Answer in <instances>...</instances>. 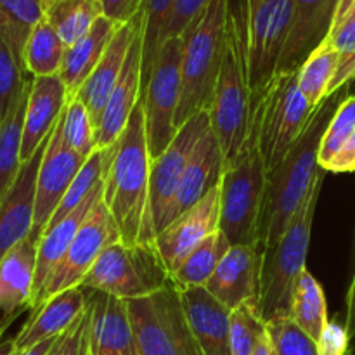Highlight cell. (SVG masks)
Segmentation results:
<instances>
[{
    "label": "cell",
    "mask_w": 355,
    "mask_h": 355,
    "mask_svg": "<svg viewBox=\"0 0 355 355\" xmlns=\"http://www.w3.org/2000/svg\"><path fill=\"white\" fill-rule=\"evenodd\" d=\"M343 99L345 96H342L340 90L328 97L318 107L305 130L291 146L288 155L281 159L279 165L267 172L257 227V245L262 253V260L276 248L288 224L322 172L318 163L319 146L326 127Z\"/></svg>",
    "instance_id": "cell-1"
},
{
    "label": "cell",
    "mask_w": 355,
    "mask_h": 355,
    "mask_svg": "<svg viewBox=\"0 0 355 355\" xmlns=\"http://www.w3.org/2000/svg\"><path fill=\"white\" fill-rule=\"evenodd\" d=\"M149 156L142 99L113 146L104 149L103 201L125 245L153 243L149 232Z\"/></svg>",
    "instance_id": "cell-2"
},
{
    "label": "cell",
    "mask_w": 355,
    "mask_h": 355,
    "mask_svg": "<svg viewBox=\"0 0 355 355\" xmlns=\"http://www.w3.org/2000/svg\"><path fill=\"white\" fill-rule=\"evenodd\" d=\"M252 111L250 0H229L224 59L208 110L211 130L224 151L225 165L236 158L248 135Z\"/></svg>",
    "instance_id": "cell-3"
},
{
    "label": "cell",
    "mask_w": 355,
    "mask_h": 355,
    "mask_svg": "<svg viewBox=\"0 0 355 355\" xmlns=\"http://www.w3.org/2000/svg\"><path fill=\"white\" fill-rule=\"evenodd\" d=\"M227 10L229 0H210L203 12L182 35L177 128L182 127L194 114L210 110L224 59Z\"/></svg>",
    "instance_id": "cell-4"
},
{
    "label": "cell",
    "mask_w": 355,
    "mask_h": 355,
    "mask_svg": "<svg viewBox=\"0 0 355 355\" xmlns=\"http://www.w3.org/2000/svg\"><path fill=\"white\" fill-rule=\"evenodd\" d=\"M259 103L253 97L252 123L241 149L225 165L220 182V231L231 245L257 243L267 168L259 142Z\"/></svg>",
    "instance_id": "cell-5"
},
{
    "label": "cell",
    "mask_w": 355,
    "mask_h": 355,
    "mask_svg": "<svg viewBox=\"0 0 355 355\" xmlns=\"http://www.w3.org/2000/svg\"><path fill=\"white\" fill-rule=\"evenodd\" d=\"M322 175L324 170L315 179L314 186L288 224L276 248L262 260L259 307L266 322L277 318H290L295 284L300 274L307 269L305 262L322 187Z\"/></svg>",
    "instance_id": "cell-6"
},
{
    "label": "cell",
    "mask_w": 355,
    "mask_h": 355,
    "mask_svg": "<svg viewBox=\"0 0 355 355\" xmlns=\"http://www.w3.org/2000/svg\"><path fill=\"white\" fill-rule=\"evenodd\" d=\"M80 286L128 302L175 284L153 243L125 245L116 241L101 253Z\"/></svg>",
    "instance_id": "cell-7"
},
{
    "label": "cell",
    "mask_w": 355,
    "mask_h": 355,
    "mask_svg": "<svg viewBox=\"0 0 355 355\" xmlns=\"http://www.w3.org/2000/svg\"><path fill=\"white\" fill-rule=\"evenodd\" d=\"M253 97L259 103L260 151L269 172L288 155L318 110L298 89L297 71L276 73L269 85Z\"/></svg>",
    "instance_id": "cell-8"
},
{
    "label": "cell",
    "mask_w": 355,
    "mask_h": 355,
    "mask_svg": "<svg viewBox=\"0 0 355 355\" xmlns=\"http://www.w3.org/2000/svg\"><path fill=\"white\" fill-rule=\"evenodd\" d=\"M127 304L135 355H200L175 286Z\"/></svg>",
    "instance_id": "cell-9"
},
{
    "label": "cell",
    "mask_w": 355,
    "mask_h": 355,
    "mask_svg": "<svg viewBox=\"0 0 355 355\" xmlns=\"http://www.w3.org/2000/svg\"><path fill=\"white\" fill-rule=\"evenodd\" d=\"M182 37L163 42L156 54L149 78L142 90V107L146 118V137L151 162L163 155L179 128L175 125L180 99V64Z\"/></svg>",
    "instance_id": "cell-10"
},
{
    "label": "cell",
    "mask_w": 355,
    "mask_h": 355,
    "mask_svg": "<svg viewBox=\"0 0 355 355\" xmlns=\"http://www.w3.org/2000/svg\"><path fill=\"white\" fill-rule=\"evenodd\" d=\"M211 128L210 113L194 114L179 128L173 141L159 158L151 162L149 173V232L156 236L172 222L173 205L187 162L200 139Z\"/></svg>",
    "instance_id": "cell-11"
},
{
    "label": "cell",
    "mask_w": 355,
    "mask_h": 355,
    "mask_svg": "<svg viewBox=\"0 0 355 355\" xmlns=\"http://www.w3.org/2000/svg\"><path fill=\"white\" fill-rule=\"evenodd\" d=\"M116 241H121L120 232L101 198L96 207L90 210V214L87 215L85 222L76 232L71 246L64 253L61 262L52 270L44 290L40 291L37 300L30 305V311H37L54 295L71 290V288H78L94 263L97 262L101 253Z\"/></svg>",
    "instance_id": "cell-12"
},
{
    "label": "cell",
    "mask_w": 355,
    "mask_h": 355,
    "mask_svg": "<svg viewBox=\"0 0 355 355\" xmlns=\"http://www.w3.org/2000/svg\"><path fill=\"white\" fill-rule=\"evenodd\" d=\"M291 0H250V80L262 92L277 73L288 38Z\"/></svg>",
    "instance_id": "cell-13"
},
{
    "label": "cell",
    "mask_w": 355,
    "mask_h": 355,
    "mask_svg": "<svg viewBox=\"0 0 355 355\" xmlns=\"http://www.w3.org/2000/svg\"><path fill=\"white\" fill-rule=\"evenodd\" d=\"M87 158L69 148L62 139L61 118L51 132L47 148L44 151L40 168L37 177V194H35V218L31 232L42 236L51 222L52 215L58 210L59 203L64 198L66 191L71 186L73 179Z\"/></svg>",
    "instance_id": "cell-14"
},
{
    "label": "cell",
    "mask_w": 355,
    "mask_h": 355,
    "mask_svg": "<svg viewBox=\"0 0 355 355\" xmlns=\"http://www.w3.org/2000/svg\"><path fill=\"white\" fill-rule=\"evenodd\" d=\"M218 229H220V186L198 201L189 210L182 211L175 220L170 222L156 236L153 245L172 274L200 243H203Z\"/></svg>",
    "instance_id": "cell-15"
},
{
    "label": "cell",
    "mask_w": 355,
    "mask_h": 355,
    "mask_svg": "<svg viewBox=\"0 0 355 355\" xmlns=\"http://www.w3.org/2000/svg\"><path fill=\"white\" fill-rule=\"evenodd\" d=\"M340 0H291V19L277 73L300 69L309 55L318 51L335 24Z\"/></svg>",
    "instance_id": "cell-16"
},
{
    "label": "cell",
    "mask_w": 355,
    "mask_h": 355,
    "mask_svg": "<svg viewBox=\"0 0 355 355\" xmlns=\"http://www.w3.org/2000/svg\"><path fill=\"white\" fill-rule=\"evenodd\" d=\"M262 253L259 245H232L205 290L229 311L246 302H259Z\"/></svg>",
    "instance_id": "cell-17"
},
{
    "label": "cell",
    "mask_w": 355,
    "mask_h": 355,
    "mask_svg": "<svg viewBox=\"0 0 355 355\" xmlns=\"http://www.w3.org/2000/svg\"><path fill=\"white\" fill-rule=\"evenodd\" d=\"M47 142L49 139L26 163H23L12 187L0 201V260L33 229L37 177Z\"/></svg>",
    "instance_id": "cell-18"
},
{
    "label": "cell",
    "mask_w": 355,
    "mask_h": 355,
    "mask_svg": "<svg viewBox=\"0 0 355 355\" xmlns=\"http://www.w3.org/2000/svg\"><path fill=\"white\" fill-rule=\"evenodd\" d=\"M90 355H135L128 304L96 290H85Z\"/></svg>",
    "instance_id": "cell-19"
},
{
    "label": "cell",
    "mask_w": 355,
    "mask_h": 355,
    "mask_svg": "<svg viewBox=\"0 0 355 355\" xmlns=\"http://www.w3.org/2000/svg\"><path fill=\"white\" fill-rule=\"evenodd\" d=\"M142 24H144L142 10L134 19H130L125 24H120L114 37L111 38L110 45L104 51L103 58L97 62L96 69L87 78V82L83 83L78 96H76L89 110L90 116H92L94 123H96V128L99 127L111 90H113L118 78H120V73L123 69L125 61H127L128 51H130L137 33L142 30Z\"/></svg>",
    "instance_id": "cell-20"
},
{
    "label": "cell",
    "mask_w": 355,
    "mask_h": 355,
    "mask_svg": "<svg viewBox=\"0 0 355 355\" xmlns=\"http://www.w3.org/2000/svg\"><path fill=\"white\" fill-rule=\"evenodd\" d=\"M142 99V30L135 37L127 61L113 87L104 107L103 118L97 127L96 148L106 149L113 146L127 127L132 111Z\"/></svg>",
    "instance_id": "cell-21"
},
{
    "label": "cell",
    "mask_w": 355,
    "mask_h": 355,
    "mask_svg": "<svg viewBox=\"0 0 355 355\" xmlns=\"http://www.w3.org/2000/svg\"><path fill=\"white\" fill-rule=\"evenodd\" d=\"M68 104V92L61 76H33L24 113L21 163H26L49 139Z\"/></svg>",
    "instance_id": "cell-22"
},
{
    "label": "cell",
    "mask_w": 355,
    "mask_h": 355,
    "mask_svg": "<svg viewBox=\"0 0 355 355\" xmlns=\"http://www.w3.org/2000/svg\"><path fill=\"white\" fill-rule=\"evenodd\" d=\"M179 295L200 355H232L231 311L205 288H184Z\"/></svg>",
    "instance_id": "cell-23"
},
{
    "label": "cell",
    "mask_w": 355,
    "mask_h": 355,
    "mask_svg": "<svg viewBox=\"0 0 355 355\" xmlns=\"http://www.w3.org/2000/svg\"><path fill=\"white\" fill-rule=\"evenodd\" d=\"M225 170V156L218 144L217 135L214 130H208L194 148L186 172L180 180L179 193H177L175 205H173L172 220H175L182 211L203 200L207 194L217 189L222 182V175Z\"/></svg>",
    "instance_id": "cell-24"
},
{
    "label": "cell",
    "mask_w": 355,
    "mask_h": 355,
    "mask_svg": "<svg viewBox=\"0 0 355 355\" xmlns=\"http://www.w3.org/2000/svg\"><path fill=\"white\" fill-rule=\"evenodd\" d=\"M42 236L30 232L0 260V312L19 315L30 309L33 295L35 267Z\"/></svg>",
    "instance_id": "cell-25"
},
{
    "label": "cell",
    "mask_w": 355,
    "mask_h": 355,
    "mask_svg": "<svg viewBox=\"0 0 355 355\" xmlns=\"http://www.w3.org/2000/svg\"><path fill=\"white\" fill-rule=\"evenodd\" d=\"M85 307L87 293L82 286L54 295L42 307L31 312L26 324L14 336L16 350L19 352L62 335L83 314Z\"/></svg>",
    "instance_id": "cell-26"
},
{
    "label": "cell",
    "mask_w": 355,
    "mask_h": 355,
    "mask_svg": "<svg viewBox=\"0 0 355 355\" xmlns=\"http://www.w3.org/2000/svg\"><path fill=\"white\" fill-rule=\"evenodd\" d=\"M103 198V182L83 200V203L76 208L75 211L62 218L52 227L45 229L42 234L40 243H38L37 252V267H35V283H33V295H31L30 305L37 300L40 291L44 290L45 283L51 277L52 270L58 267L64 253L71 246L73 239H75L76 232L80 231L82 224L85 222L87 215L90 214L97 201Z\"/></svg>",
    "instance_id": "cell-27"
},
{
    "label": "cell",
    "mask_w": 355,
    "mask_h": 355,
    "mask_svg": "<svg viewBox=\"0 0 355 355\" xmlns=\"http://www.w3.org/2000/svg\"><path fill=\"white\" fill-rule=\"evenodd\" d=\"M118 28H120V24L114 23L113 19L101 16L85 37L80 38L76 44L66 47L59 76H61L66 92H68V101L78 96L80 89L87 82V78L92 75Z\"/></svg>",
    "instance_id": "cell-28"
},
{
    "label": "cell",
    "mask_w": 355,
    "mask_h": 355,
    "mask_svg": "<svg viewBox=\"0 0 355 355\" xmlns=\"http://www.w3.org/2000/svg\"><path fill=\"white\" fill-rule=\"evenodd\" d=\"M44 19L61 37L66 47L85 37L101 16L99 0H40Z\"/></svg>",
    "instance_id": "cell-29"
},
{
    "label": "cell",
    "mask_w": 355,
    "mask_h": 355,
    "mask_svg": "<svg viewBox=\"0 0 355 355\" xmlns=\"http://www.w3.org/2000/svg\"><path fill=\"white\" fill-rule=\"evenodd\" d=\"M231 246V241L220 229L208 236L172 272V281L177 290L205 288Z\"/></svg>",
    "instance_id": "cell-30"
},
{
    "label": "cell",
    "mask_w": 355,
    "mask_h": 355,
    "mask_svg": "<svg viewBox=\"0 0 355 355\" xmlns=\"http://www.w3.org/2000/svg\"><path fill=\"white\" fill-rule=\"evenodd\" d=\"M290 318L315 343L328 326V304L319 281L307 269L300 274L291 298Z\"/></svg>",
    "instance_id": "cell-31"
},
{
    "label": "cell",
    "mask_w": 355,
    "mask_h": 355,
    "mask_svg": "<svg viewBox=\"0 0 355 355\" xmlns=\"http://www.w3.org/2000/svg\"><path fill=\"white\" fill-rule=\"evenodd\" d=\"M31 80H28L23 94L14 104L12 111L0 125V201L7 191L12 187L21 166V142H23L24 113H26L28 96H30Z\"/></svg>",
    "instance_id": "cell-32"
},
{
    "label": "cell",
    "mask_w": 355,
    "mask_h": 355,
    "mask_svg": "<svg viewBox=\"0 0 355 355\" xmlns=\"http://www.w3.org/2000/svg\"><path fill=\"white\" fill-rule=\"evenodd\" d=\"M66 45L54 28L42 17L31 30L23 51L24 71L31 76L59 75Z\"/></svg>",
    "instance_id": "cell-33"
},
{
    "label": "cell",
    "mask_w": 355,
    "mask_h": 355,
    "mask_svg": "<svg viewBox=\"0 0 355 355\" xmlns=\"http://www.w3.org/2000/svg\"><path fill=\"white\" fill-rule=\"evenodd\" d=\"M42 17L40 0H0V38L9 45L21 64L28 37Z\"/></svg>",
    "instance_id": "cell-34"
},
{
    "label": "cell",
    "mask_w": 355,
    "mask_h": 355,
    "mask_svg": "<svg viewBox=\"0 0 355 355\" xmlns=\"http://www.w3.org/2000/svg\"><path fill=\"white\" fill-rule=\"evenodd\" d=\"M336 66H338V52L331 44L324 42L318 51L309 55L307 61L297 71L298 89L307 97L309 104L314 110H318L326 101Z\"/></svg>",
    "instance_id": "cell-35"
},
{
    "label": "cell",
    "mask_w": 355,
    "mask_h": 355,
    "mask_svg": "<svg viewBox=\"0 0 355 355\" xmlns=\"http://www.w3.org/2000/svg\"><path fill=\"white\" fill-rule=\"evenodd\" d=\"M267 333V322L260 314L259 302H246L231 311L229 335L232 355H253Z\"/></svg>",
    "instance_id": "cell-36"
},
{
    "label": "cell",
    "mask_w": 355,
    "mask_h": 355,
    "mask_svg": "<svg viewBox=\"0 0 355 355\" xmlns=\"http://www.w3.org/2000/svg\"><path fill=\"white\" fill-rule=\"evenodd\" d=\"M103 172H104V149H96L92 155L87 158V162L83 163V166L80 168V172L76 173V177L73 179L71 186L66 191L64 198L59 203L58 210L52 215L51 222L45 229L52 227L58 222H61L62 218L68 217L71 211H75L80 205L83 203L87 196L103 182Z\"/></svg>",
    "instance_id": "cell-37"
},
{
    "label": "cell",
    "mask_w": 355,
    "mask_h": 355,
    "mask_svg": "<svg viewBox=\"0 0 355 355\" xmlns=\"http://www.w3.org/2000/svg\"><path fill=\"white\" fill-rule=\"evenodd\" d=\"M175 0H144L142 14V90L149 78L156 54L163 45V30Z\"/></svg>",
    "instance_id": "cell-38"
},
{
    "label": "cell",
    "mask_w": 355,
    "mask_h": 355,
    "mask_svg": "<svg viewBox=\"0 0 355 355\" xmlns=\"http://www.w3.org/2000/svg\"><path fill=\"white\" fill-rule=\"evenodd\" d=\"M62 139L71 149H75L83 158H89L96 151L97 128L85 104L75 97L68 101L61 114Z\"/></svg>",
    "instance_id": "cell-39"
},
{
    "label": "cell",
    "mask_w": 355,
    "mask_h": 355,
    "mask_svg": "<svg viewBox=\"0 0 355 355\" xmlns=\"http://www.w3.org/2000/svg\"><path fill=\"white\" fill-rule=\"evenodd\" d=\"M355 132V96H347L336 107L331 121L326 127L322 135L321 146H319L318 163L322 170H328L333 159L345 146L350 135Z\"/></svg>",
    "instance_id": "cell-40"
},
{
    "label": "cell",
    "mask_w": 355,
    "mask_h": 355,
    "mask_svg": "<svg viewBox=\"0 0 355 355\" xmlns=\"http://www.w3.org/2000/svg\"><path fill=\"white\" fill-rule=\"evenodd\" d=\"M328 44L338 52V66H336V73L333 76L331 83L328 89V97L336 94L338 90L345 89L350 82L355 78V19L349 17L343 21L338 28L329 33Z\"/></svg>",
    "instance_id": "cell-41"
},
{
    "label": "cell",
    "mask_w": 355,
    "mask_h": 355,
    "mask_svg": "<svg viewBox=\"0 0 355 355\" xmlns=\"http://www.w3.org/2000/svg\"><path fill=\"white\" fill-rule=\"evenodd\" d=\"M24 73L23 64L0 38V125L9 116L26 87L28 80H24Z\"/></svg>",
    "instance_id": "cell-42"
},
{
    "label": "cell",
    "mask_w": 355,
    "mask_h": 355,
    "mask_svg": "<svg viewBox=\"0 0 355 355\" xmlns=\"http://www.w3.org/2000/svg\"><path fill=\"white\" fill-rule=\"evenodd\" d=\"M270 343L276 355H318V347L291 318H277L267 322Z\"/></svg>",
    "instance_id": "cell-43"
},
{
    "label": "cell",
    "mask_w": 355,
    "mask_h": 355,
    "mask_svg": "<svg viewBox=\"0 0 355 355\" xmlns=\"http://www.w3.org/2000/svg\"><path fill=\"white\" fill-rule=\"evenodd\" d=\"M47 355H90L89 311L87 307L83 314L62 335L58 336Z\"/></svg>",
    "instance_id": "cell-44"
},
{
    "label": "cell",
    "mask_w": 355,
    "mask_h": 355,
    "mask_svg": "<svg viewBox=\"0 0 355 355\" xmlns=\"http://www.w3.org/2000/svg\"><path fill=\"white\" fill-rule=\"evenodd\" d=\"M208 3L210 0H175L163 30V42L168 38L182 37Z\"/></svg>",
    "instance_id": "cell-45"
},
{
    "label": "cell",
    "mask_w": 355,
    "mask_h": 355,
    "mask_svg": "<svg viewBox=\"0 0 355 355\" xmlns=\"http://www.w3.org/2000/svg\"><path fill=\"white\" fill-rule=\"evenodd\" d=\"M315 347H318V355H349L350 336L345 324L329 321Z\"/></svg>",
    "instance_id": "cell-46"
},
{
    "label": "cell",
    "mask_w": 355,
    "mask_h": 355,
    "mask_svg": "<svg viewBox=\"0 0 355 355\" xmlns=\"http://www.w3.org/2000/svg\"><path fill=\"white\" fill-rule=\"evenodd\" d=\"M99 2L103 6L104 16L118 24H125L134 19L144 6V0H99Z\"/></svg>",
    "instance_id": "cell-47"
},
{
    "label": "cell",
    "mask_w": 355,
    "mask_h": 355,
    "mask_svg": "<svg viewBox=\"0 0 355 355\" xmlns=\"http://www.w3.org/2000/svg\"><path fill=\"white\" fill-rule=\"evenodd\" d=\"M328 172L335 173H345V172H355V132L350 135L349 141L345 142L336 158L333 159L329 165Z\"/></svg>",
    "instance_id": "cell-48"
},
{
    "label": "cell",
    "mask_w": 355,
    "mask_h": 355,
    "mask_svg": "<svg viewBox=\"0 0 355 355\" xmlns=\"http://www.w3.org/2000/svg\"><path fill=\"white\" fill-rule=\"evenodd\" d=\"M345 328L349 331L350 340L355 336V274L350 283L349 293H347V319H345Z\"/></svg>",
    "instance_id": "cell-49"
},
{
    "label": "cell",
    "mask_w": 355,
    "mask_h": 355,
    "mask_svg": "<svg viewBox=\"0 0 355 355\" xmlns=\"http://www.w3.org/2000/svg\"><path fill=\"white\" fill-rule=\"evenodd\" d=\"M55 340H58V336H55V338L45 340V342L37 343V345L30 347V349L19 350V352H17V350H16V354H14V355H47L49 350H51V347L54 345Z\"/></svg>",
    "instance_id": "cell-50"
},
{
    "label": "cell",
    "mask_w": 355,
    "mask_h": 355,
    "mask_svg": "<svg viewBox=\"0 0 355 355\" xmlns=\"http://www.w3.org/2000/svg\"><path fill=\"white\" fill-rule=\"evenodd\" d=\"M354 3H355V0H340L338 10H336L335 24H333V30H335V28H338L340 24L343 23V19H345L347 14L350 12V9H352V7H354ZM333 30H331V31H333Z\"/></svg>",
    "instance_id": "cell-51"
},
{
    "label": "cell",
    "mask_w": 355,
    "mask_h": 355,
    "mask_svg": "<svg viewBox=\"0 0 355 355\" xmlns=\"http://www.w3.org/2000/svg\"><path fill=\"white\" fill-rule=\"evenodd\" d=\"M253 355H272V343H270L269 333H266V335L262 336V340H260L259 345H257Z\"/></svg>",
    "instance_id": "cell-52"
},
{
    "label": "cell",
    "mask_w": 355,
    "mask_h": 355,
    "mask_svg": "<svg viewBox=\"0 0 355 355\" xmlns=\"http://www.w3.org/2000/svg\"><path fill=\"white\" fill-rule=\"evenodd\" d=\"M14 354H16V343H14V338L0 340V355H14Z\"/></svg>",
    "instance_id": "cell-53"
},
{
    "label": "cell",
    "mask_w": 355,
    "mask_h": 355,
    "mask_svg": "<svg viewBox=\"0 0 355 355\" xmlns=\"http://www.w3.org/2000/svg\"><path fill=\"white\" fill-rule=\"evenodd\" d=\"M349 17H354V19H355V3H354V7H352V9H350V12L347 14V17H345V19H349ZM345 19H343V21H345Z\"/></svg>",
    "instance_id": "cell-54"
},
{
    "label": "cell",
    "mask_w": 355,
    "mask_h": 355,
    "mask_svg": "<svg viewBox=\"0 0 355 355\" xmlns=\"http://www.w3.org/2000/svg\"><path fill=\"white\" fill-rule=\"evenodd\" d=\"M272 355H276V352H274V349H272Z\"/></svg>",
    "instance_id": "cell-55"
}]
</instances>
